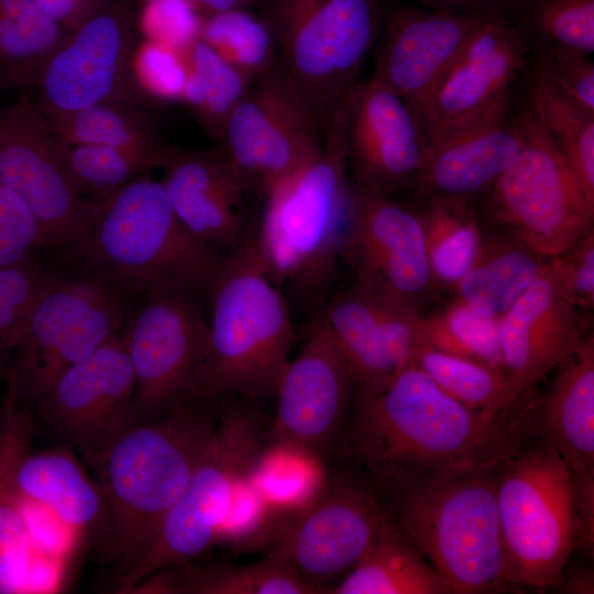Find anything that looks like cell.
Masks as SVG:
<instances>
[{"mask_svg":"<svg viewBox=\"0 0 594 594\" xmlns=\"http://www.w3.org/2000/svg\"><path fill=\"white\" fill-rule=\"evenodd\" d=\"M535 400L532 392L488 416L409 365L383 387L354 394L332 450L377 495L503 452L522 430Z\"/></svg>","mask_w":594,"mask_h":594,"instance_id":"6da1fadb","label":"cell"},{"mask_svg":"<svg viewBox=\"0 0 594 594\" xmlns=\"http://www.w3.org/2000/svg\"><path fill=\"white\" fill-rule=\"evenodd\" d=\"M215 405L191 402L129 424L90 463L105 498L97 547L120 572L145 550L185 491L212 437Z\"/></svg>","mask_w":594,"mask_h":594,"instance_id":"7a4b0ae2","label":"cell"},{"mask_svg":"<svg viewBox=\"0 0 594 594\" xmlns=\"http://www.w3.org/2000/svg\"><path fill=\"white\" fill-rule=\"evenodd\" d=\"M230 251L191 233L161 182L140 176L108 200L91 229L57 253L130 298L156 292L210 294Z\"/></svg>","mask_w":594,"mask_h":594,"instance_id":"3957f363","label":"cell"},{"mask_svg":"<svg viewBox=\"0 0 594 594\" xmlns=\"http://www.w3.org/2000/svg\"><path fill=\"white\" fill-rule=\"evenodd\" d=\"M515 441L484 460L377 494L452 594L517 592L504 575L497 508L499 473Z\"/></svg>","mask_w":594,"mask_h":594,"instance_id":"277c9868","label":"cell"},{"mask_svg":"<svg viewBox=\"0 0 594 594\" xmlns=\"http://www.w3.org/2000/svg\"><path fill=\"white\" fill-rule=\"evenodd\" d=\"M211 321L194 402L274 397L295 331L280 286L261 254L255 226L229 252L210 292Z\"/></svg>","mask_w":594,"mask_h":594,"instance_id":"5b68a950","label":"cell"},{"mask_svg":"<svg viewBox=\"0 0 594 594\" xmlns=\"http://www.w3.org/2000/svg\"><path fill=\"white\" fill-rule=\"evenodd\" d=\"M264 197L255 228L272 279L305 297L321 296L341 258L351 199L341 108L320 152Z\"/></svg>","mask_w":594,"mask_h":594,"instance_id":"8992f818","label":"cell"},{"mask_svg":"<svg viewBox=\"0 0 594 594\" xmlns=\"http://www.w3.org/2000/svg\"><path fill=\"white\" fill-rule=\"evenodd\" d=\"M534 408L497 483L504 575L517 592L554 586L579 538L569 469L537 426Z\"/></svg>","mask_w":594,"mask_h":594,"instance_id":"52a82bcc","label":"cell"},{"mask_svg":"<svg viewBox=\"0 0 594 594\" xmlns=\"http://www.w3.org/2000/svg\"><path fill=\"white\" fill-rule=\"evenodd\" d=\"M277 59L324 135L382 29L377 0H253Z\"/></svg>","mask_w":594,"mask_h":594,"instance_id":"ba28073f","label":"cell"},{"mask_svg":"<svg viewBox=\"0 0 594 594\" xmlns=\"http://www.w3.org/2000/svg\"><path fill=\"white\" fill-rule=\"evenodd\" d=\"M515 116L522 133L518 158L473 202L486 227L505 232L552 258L593 229L592 204L526 97Z\"/></svg>","mask_w":594,"mask_h":594,"instance_id":"9c48e42d","label":"cell"},{"mask_svg":"<svg viewBox=\"0 0 594 594\" xmlns=\"http://www.w3.org/2000/svg\"><path fill=\"white\" fill-rule=\"evenodd\" d=\"M218 405L201 461L151 542L119 576V592L129 593L155 571L187 563L215 544L235 482L265 442L268 427L258 405L239 398Z\"/></svg>","mask_w":594,"mask_h":594,"instance_id":"30bf717a","label":"cell"},{"mask_svg":"<svg viewBox=\"0 0 594 594\" xmlns=\"http://www.w3.org/2000/svg\"><path fill=\"white\" fill-rule=\"evenodd\" d=\"M131 298L100 277L50 268L13 352L21 399L38 404L62 374L119 331Z\"/></svg>","mask_w":594,"mask_h":594,"instance_id":"8fae6325","label":"cell"},{"mask_svg":"<svg viewBox=\"0 0 594 594\" xmlns=\"http://www.w3.org/2000/svg\"><path fill=\"white\" fill-rule=\"evenodd\" d=\"M534 62V46L509 13L484 22L420 112L430 148L510 116L525 95Z\"/></svg>","mask_w":594,"mask_h":594,"instance_id":"7c38bea8","label":"cell"},{"mask_svg":"<svg viewBox=\"0 0 594 594\" xmlns=\"http://www.w3.org/2000/svg\"><path fill=\"white\" fill-rule=\"evenodd\" d=\"M127 328L135 382L130 424L194 402L208 342L197 298L179 292L145 294L129 312Z\"/></svg>","mask_w":594,"mask_h":594,"instance_id":"4fadbf2b","label":"cell"},{"mask_svg":"<svg viewBox=\"0 0 594 594\" xmlns=\"http://www.w3.org/2000/svg\"><path fill=\"white\" fill-rule=\"evenodd\" d=\"M324 133L278 59L224 125L221 151L249 191L264 194L322 148Z\"/></svg>","mask_w":594,"mask_h":594,"instance_id":"5bb4252c","label":"cell"},{"mask_svg":"<svg viewBox=\"0 0 594 594\" xmlns=\"http://www.w3.org/2000/svg\"><path fill=\"white\" fill-rule=\"evenodd\" d=\"M0 186L18 196L40 222L47 252L58 253L82 238L103 202L82 198L73 187L37 100L23 94L0 108Z\"/></svg>","mask_w":594,"mask_h":594,"instance_id":"9a60e30c","label":"cell"},{"mask_svg":"<svg viewBox=\"0 0 594 594\" xmlns=\"http://www.w3.org/2000/svg\"><path fill=\"white\" fill-rule=\"evenodd\" d=\"M386 514L375 492L343 468L330 474L311 506L283 519L266 554L289 561L314 593H329L358 563Z\"/></svg>","mask_w":594,"mask_h":594,"instance_id":"2e32d148","label":"cell"},{"mask_svg":"<svg viewBox=\"0 0 594 594\" xmlns=\"http://www.w3.org/2000/svg\"><path fill=\"white\" fill-rule=\"evenodd\" d=\"M341 257L354 280L419 311L435 288L421 210L351 183Z\"/></svg>","mask_w":594,"mask_h":594,"instance_id":"e0dca14e","label":"cell"},{"mask_svg":"<svg viewBox=\"0 0 594 594\" xmlns=\"http://www.w3.org/2000/svg\"><path fill=\"white\" fill-rule=\"evenodd\" d=\"M134 51L127 6L106 2L44 63L34 81L42 95L37 101L61 111L106 102L140 105Z\"/></svg>","mask_w":594,"mask_h":594,"instance_id":"ac0fdd59","label":"cell"},{"mask_svg":"<svg viewBox=\"0 0 594 594\" xmlns=\"http://www.w3.org/2000/svg\"><path fill=\"white\" fill-rule=\"evenodd\" d=\"M350 182L387 196L410 191L431 148L419 116L375 77L341 107Z\"/></svg>","mask_w":594,"mask_h":594,"instance_id":"d6986e66","label":"cell"},{"mask_svg":"<svg viewBox=\"0 0 594 594\" xmlns=\"http://www.w3.org/2000/svg\"><path fill=\"white\" fill-rule=\"evenodd\" d=\"M381 8L373 77L420 112L474 32L497 11L453 13L389 0ZM421 121V120H420Z\"/></svg>","mask_w":594,"mask_h":594,"instance_id":"ffe728a7","label":"cell"},{"mask_svg":"<svg viewBox=\"0 0 594 594\" xmlns=\"http://www.w3.org/2000/svg\"><path fill=\"white\" fill-rule=\"evenodd\" d=\"M134 386L125 321L91 354L65 371L37 406L47 424L69 439L90 464L130 424Z\"/></svg>","mask_w":594,"mask_h":594,"instance_id":"44dd1931","label":"cell"},{"mask_svg":"<svg viewBox=\"0 0 594 594\" xmlns=\"http://www.w3.org/2000/svg\"><path fill=\"white\" fill-rule=\"evenodd\" d=\"M354 394L349 365L320 319L280 373L266 439L294 442L321 454L332 451Z\"/></svg>","mask_w":594,"mask_h":594,"instance_id":"7402d4cb","label":"cell"},{"mask_svg":"<svg viewBox=\"0 0 594 594\" xmlns=\"http://www.w3.org/2000/svg\"><path fill=\"white\" fill-rule=\"evenodd\" d=\"M321 320L349 365L355 394L386 385L426 345L418 310L355 280L332 300Z\"/></svg>","mask_w":594,"mask_h":594,"instance_id":"603a6c76","label":"cell"},{"mask_svg":"<svg viewBox=\"0 0 594 594\" xmlns=\"http://www.w3.org/2000/svg\"><path fill=\"white\" fill-rule=\"evenodd\" d=\"M538 389L534 418L566 464L575 491V551L594 548V337L588 333Z\"/></svg>","mask_w":594,"mask_h":594,"instance_id":"cb8c5ba5","label":"cell"},{"mask_svg":"<svg viewBox=\"0 0 594 594\" xmlns=\"http://www.w3.org/2000/svg\"><path fill=\"white\" fill-rule=\"evenodd\" d=\"M580 310L563 293L548 260L535 283L499 318L506 405L537 388L588 334Z\"/></svg>","mask_w":594,"mask_h":594,"instance_id":"d4e9b609","label":"cell"},{"mask_svg":"<svg viewBox=\"0 0 594 594\" xmlns=\"http://www.w3.org/2000/svg\"><path fill=\"white\" fill-rule=\"evenodd\" d=\"M161 180L183 224L199 239L233 250L248 227L244 197L249 191L223 152L174 148Z\"/></svg>","mask_w":594,"mask_h":594,"instance_id":"484cf974","label":"cell"},{"mask_svg":"<svg viewBox=\"0 0 594 594\" xmlns=\"http://www.w3.org/2000/svg\"><path fill=\"white\" fill-rule=\"evenodd\" d=\"M522 143V133L514 110L503 120L431 148L410 191L422 200L451 197L475 202L515 163Z\"/></svg>","mask_w":594,"mask_h":594,"instance_id":"4316f807","label":"cell"},{"mask_svg":"<svg viewBox=\"0 0 594 594\" xmlns=\"http://www.w3.org/2000/svg\"><path fill=\"white\" fill-rule=\"evenodd\" d=\"M10 377L0 416V594L25 593L36 551L22 512L19 468L29 453L30 415Z\"/></svg>","mask_w":594,"mask_h":594,"instance_id":"83f0119b","label":"cell"},{"mask_svg":"<svg viewBox=\"0 0 594 594\" xmlns=\"http://www.w3.org/2000/svg\"><path fill=\"white\" fill-rule=\"evenodd\" d=\"M329 593L452 594V590L387 513L358 563Z\"/></svg>","mask_w":594,"mask_h":594,"instance_id":"f1b7e54d","label":"cell"},{"mask_svg":"<svg viewBox=\"0 0 594 594\" xmlns=\"http://www.w3.org/2000/svg\"><path fill=\"white\" fill-rule=\"evenodd\" d=\"M22 497L50 510L78 534L95 538L105 518V498L98 482L66 449L26 454L18 472Z\"/></svg>","mask_w":594,"mask_h":594,"instance_id":"f546056e","label":"cell"},{"mask_svg":"<svg viewBox=\"0 0 594 594\" xmlns=\"http://www.w3.org/2000/svg\"><path fill=\"white\" fill-rule=\"evenodd\" d=\"M548 258L516 238L488 228L476 257L454 287L458 300L480 315L501 318L535 283Z\"/></svg>","mask_w":594,"mask_h":594,"instance_id":"4dcf8cb0","label":"cell"},{"mask_svg":"<svg viewBox=\"0 0 594 594\" xmlns=\"http://www.w3.org/2000/svg\"><path fill=\"white\" fill-rule=\"evenodd\" d=\"M248 475L268 507L283 518L311 506L330 477L323 454L294 442L268 439L253 458Z\"/></svg>","mask_w":594,"mask_h":594,"instance_id":"1f68e13d","label":"cell"},{"mask_svg":"<svg viewBox=\"0 0 594 594\" xmlns=\"http://www.w3.org/2000/svg\"><path fill=\"white\" fill-rule=\"evenodd\" d=\"M421 217L435 287L454 288L479 252L483 226L473 202L431 197Z\"/></svg>","mask_w":594,"mask_h":594,"instance_id":"d6a6232c","label":"cell"},{"mask_svg":"<svg viewBox=\"0 0 594 594\" xmlns=\"http://www.w3.org/2000/svg\"><path fill=\"white\" fill-rule=\"evenodd\" d=\"M174 148L69 145L57 140V152L69 182L78 195L95 202H105L138 174L165 167Z\"/></svg>","mask_w":594,"mask_h":594,"instance_id":"836d02e7","label":"cell"},{"mask_svg":"<svg viewBox=\"0 0 594 594\" xmlns=\"http://www.w3.org/2000/svg\"><path fill=\"white\" fill-rule=\"evenodd\" d=\"M38 105L56 139L69 145L92 144L144 150H161L167 146L158 138L148 116L136 106L106 102L75 111H61L40 102Z\"/></svg>","mask_w":594,"mask_h":594,"instance_id":"e575fe53","label":"cell"},{"mask_svg":"<svg viewBox=\"0 0 594 594\" xmlns=\"http://www.w3.org/2000/svg\"><path fill=\"white\" fill-rule=\"evenodd\" d=\"M67 36L33 0H0V74L10 84L33 86Z\"/></svg>","mask_w":594,"mask_h":594,"instance_id":"d590c367","label":"cell"},{"mask_svg":"<svg viewBox=\"0 0 594 594\" xmlns=\"http://www.w3.org/2000/svg\"><path fill=\"white\" fill-rule=\"evenodd\" d=\"M526 97L594 204V113L564 97L535 64L527 81Z\"/></svg>","mask_w":594,"mask_h":594,"instance_id":"8d00e7d4","label":"cell"},{"mask_svg":"<svg viewBox=\"0 0 594 594\" xmlns=\"http://www.w3.org/2000/svg\"><path fill=\"white\" fill-rule=\"evenodd\" d=\"M199 38L252 85L277 61L276 43L268 25L245 9L207 15Z\"/></svg>","mask_w":594,"mask_h":594,"instance_id":"74e56055","label":"cell"},{"mask_svg":"<svg viewBox=\"0 0 594 594\" xmlns=\"http://www.w3.org/2000/svg\"><path fill=\"white\" fill-rule=\"evenodd\" d=\"M509 14L535 51L594 52V0H521Z\"/></svg>","mask_w":594,"mask_h":594,"instance_id":"f35d334b","label":"cell"},{"mask_svg":"<svg viewBox=\"0 0 594 594\" xmlns=\"http://www.w3.org/2000/svg\"><path fill=\"white\" fill-rule=\"evenodd\" d=\"M411 365L460 403L488 416H498L517 402L505 404L503 373L482 363L424 345Z\"/></svg>","mask_w":594,"mask_h":594,"instance_id":"ab89813d","label":"cell"},{"mask_svg":"<svg viewBox=\"0 0 594 594\" xmlns=\"http://www.w3.org/2000/svg\"><path fill=\"white\" fill-rule=\"evenodd\" d=\"M190 594H310L314 593L286 559L268 553L245 565L189 566L185 563Z\"/></svg>","mask_w":594,"mask_h":594,"instance_id":"60d3db41","label":"cell"},{"mask_svg":"<svg viewBox=\"0 0 594 594\" xmlns=\"http://www.w3.org/2000/svg\"><path fill=\"white\" fill-rule=\"evenodd\" d=\"M422 318L426 345L503 373L499 318L480 315L458 299Z\"/></svg>","mask_w":594,"mask_h":594,"instance_id":"b9f144b4","label":"cell"},{"mask_svg":"<svg viewBox=\"0 0 594 594\" xmlns=\"http://www.w3.org/2000/svg\"><path fill=\"white\" fill-rule=\"evenodd\" d=\"M200 77L205 101L197 117L204 128L221 139L227 120L252 84L201 38L184 53Z\"/></svg>","mask_w":594,"mask_h":594,"instance_id":"7bdbcfd3","label":"cell"},{"mask_svg":"<svg viewBox=\"0 0 594 594\" xmlns=\"http://www.w3.org/2000/svg\"><path fill=\"white\" fill-rule=\"evenodd\" d=\"M249 468L238 477L227 514L219 526L215 544H223L238 552L267 553L283 517L265 503L249 475Z\"/></svg>","mask_w":594,"mask_h":594,"instance_id":"ee69618b","label":"cell"},{"mask_svg":"<svg viewBox=\"0 0 594 594\" xmlns=\"http://www.w3.org/2000/svg\"><path fill=\"white\" fill-rule=\"evenodd\" d=\"M48 272L36 257L0 268V366L13 354Z\"/></svg>","mask_w":594,"mask_h":594,"instance_id":"f6af8a7d","label":"cell"},{"mask_svg":"<svg viewBox=\"0 0 594 594\" xmlns=\"http://www.w3.org/2000/svg\"><path fill=\"white\" fill-rule=\"evenodd\" d=\"M47 252L44 231L30 208L0 186V268L13 266Z\"/></svg>","mask_w":594,"mask_h":594,"instance_id":"bcb514c9","label":"cell"},{"mask_svg":"<svg viewBox=\"0 0 594 594\" xmlns=\"http://www.w3.org/2000/svg\"><path fill=\"white\" fill-rule=\"evenodd\" d=\"M202 18L185 0H144L139 28L152 41L184 54L200 36Z\"/></svg>","mask_w":594,"mask_h":594,"instance_id":"7dc6e473","label":"cell"},{"mask_svg":"<svg viewBox=\"0 0 594 594\" xmlns=\"http://www.w3.org/2000/svg\"><path fill=\"white\" fill-rule=\"evenodd\" d=\"M132 67L143 94L163 100L182 99L187 76L184 54L145 40L134 51Z\"/></svg>","mask_w":594,"mask_h":594,"instance_id":"c3c4849f","label":"cell"},{"mask_svg":"<svg viewBox=\"0 0 594 594\" xmlns=\"http://www.w3.org/2000/svg\"><path fill=\"white\" fill-rule=\"evenodd\" d=\"M534 64L564 97L594 113V63L590 54L538 50Z\"/></svg>","mask_w":594,"mask_h":594,"instance_id":"681fc988","label":"cell"},{"mask_svg":"<svg viewBox=\"0 0 594 594\" xmlns=\"http://www.w3.org/2000/svg\"><path fill=\"white\" fill-rule=\"evenodd\" d=\"M549 266L569 300L581 310L594 306V228Z\"/></svg>","mask_w":594,"mask_h":594,"instance_id":"f907efd6","label":"cell"},{"mask_svg":"<svg viewBox=\"0 0 594 594\" xmlns=\"http://www.w3.org/2000/svg\"><path fill=\"white\" fill-rule=\"evenodd\" d=\"M68 34L92 16L107 0H33Z\"/></svg>","mask_w":594,"mask_h":594,"instance_id":"816d5d0a","label":"cell"},{"mask_svg":"<svg viewBox=\"0 0 594 594\" xmlns=\"http://www.w3.org/2000/svg\"><path fill=\"white\" fill-rule=\"evenodd\" d=\"M419 6L442 12L497 11L510 13L521 0H415Z\"/></svg>","mask_w":594,"mask_h":594,"instance_id":"f5cc1de1","label":"cell"},{"mask_svg":"<svg viewBox=\"0 0 594 594\" xmlns=\"http://www.w3.org/2000/svg\"><path fill=\"white\" fill-rule=\"evenodd\" d=\"M593 561L581 563V561L566 562L561 579L551 587L559 593L572 594H593L594 593V573L592 568Z\"/></svg>","mask_w":594,"mask_h":594,"instance_id":"db71d44e","label":"cell"},{"mask_svg":"<svg viewBox=\"0 0 594 594\" xmlns=\"http://www.w3.org/2000/svg\"><path fill=\"white\" fill-rule=\"evenodd\" d=\"M193 6L197 12L206 11L208 15L231 10L245 9L248 4L253 3V0H185Z\"/></svg>","mask_w":594,"mask_h":594,"instance_id":"11a10c76","label":"cell"}]
</instances>
